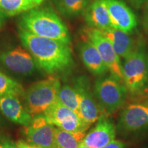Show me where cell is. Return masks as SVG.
<instances>
[{
    "mask_svg": "<svg viewBox=\"0 0 148 148\" xmlns=\"http://www.w3.org/2000/svg\"><path fill=\"white\" fill-rule=\"evenodd\" d=\"M18 35L22 45L34 58L36 67L44 73L49 75L60 73L73 64L69 44L37 36L21 28H18Z\"/></svg>",
    "mask_w": 148,
    "mask_h": 148,
    "instance_id": "obj_1",
    "label": "cell"
},
{
    "mask_svg": "<svg viewBox=\"0 0 148 148\" xmlns=\"http://www.w3.org/2000/svg\"><path fill=\"white\" fill-rule=\"evenodd\" d=\"M18 16V28L37 36L71 43L68 28L51 6L41 4Z\"/></svg>",
    "mask_w": 148,
    "mask_h": 148,
    "instance_id": "obj_2",
    "label": "cell"
},
{
    "mask_svg": "<svg viewBox=\"0 0 148 148\" xmlns=\"http://www.w3.org/2000/svg\"><path fill=\"white\" fill-rule=\"evenodd\" d=\"M60 87V80L56 77L35 82L24 94L25 109L32 116L42 114L58 99Z\"/></svg>",
    "mask_w": 148,
    "mask_h": 148,
    "instance_id": "obj_3",
    "label": "cell"
},
{
    "mask_svg": "<svg viewBox=\"0 0 148 148\" xmlns=\"http://www.w3.org/2000/svg\"><path fill=\"white\" fill-rule=\"evenodd\" d=\"M123 82L130 92L142 91L148 84V56L143 47H135L122 66Z\"/></svg>",
    "mask_w": 148,
    "mask_h": 148,
    "instance_id": "obj_4",
    "label": "cell"
},
{
    "mask_svg": "<svg viewBox=\"0 0 148 148\" xmlns=\"http://www.w3.org/2000/svg\"><path fill=\"white\" fill-rule=\"evenodd\" d=\"M48 123L71 132H85L90 125L58 99L42 113Z\"/></svg>",
    "mask_w": 148,
    "mask_h": 148,
    "instance_id": "obj_5",
    "label": "cell"
},
{
    "mask_svg": "<svg viewBox=\"0 0 148 148\" xmlns=\"http://www.w3.org/2000/svg\"><path fill=\"white\" fill-rule=\"evenodd\" d=\"M112 75L96 81L95 94L99 104L106 112L117 110L124 103L127 88Z\"/></svg>",
    "mask_w": 148,
    "mask_h": 148,
    "instance_id": "obj_6",
    "label": "cell"
},
{
    "mask_svg": "<svg viewBox=\"0 0 148 148\" xmlns=\"http://www.w3.org/2000/svg\"><path fill=\"white\" fill-rule=\"evenodd\" d=\"M0 64L14 73L23 75H32L36 69L34 58L23 45L1 48Z\"/></svg>",
    "mask_w": 148,
    "mask_h": 148,
    "instance_id": "obj_7",
    "label": "cell"
},
{
    "mask_svg": "<svg viewBox=\"0 0 148 148\" xmlns=\"http://www.w3.org/2000/svg\"><path fill=\"white\" fill-rule=\"evenodd\" d=\"M84 34L86 39L91 42L97 48L111 75L121 82H123L122 65L119 56L115 52L110 41L99 29L89 26L84 29Z\"/></svg>",
    "mask_w": 148,
    "mask_h": 148,
    "instance_id": "obj_8",
    "label": "cell"
},
{
    "mask_svg": "<svg viewBox=\"0 0 148 148\" xmlns=\"http://www.w3.org/2000/svg\"><path fill=\"white\" fill-rule=\"evenodd\" d=\"M24 134L28 143L41 148H59L55 139L54 127L42 114L32 116L31 123L24 126Z\"/></svg>",
    "mask_w": 148,
    "mask_h": 148,
    "instance_id": "obj_9",
    "label": "cell"
},
{
    "mask_svg": "<svg viewBox=\"0 0 148 148\" xmlns=\"http://www.w3.org/2000/svg\"><path fill=\"white\" fill-rule=\"evenodd\" d=\"M148 127V100L130 103L122 111L118 128L125 132H135Z\"/></svg>",
    "mask_w": 148,
    "mask_h": 148,
    "instance_id": "obj_10",
    "label": "cell"
},
{
    "mask_svg": "<svg viewBox=\"0 0 148 148\" xmlns=\"http://www.w3.org/2000/svg\"><path fill=\"white\" fill-rule=\"evenodd\" d=\"M74 87L79 95V115L88 124H92L99 119L100 110L94 100L89 80L84 75L77 77Z\"/></svg>",
    "mask_w": 148,
    "mask_h": 148,
    "instance_id": "obj_11",
    "label": "cell"
},
{
    "mask_svg": "<svg viewBox=\"0 0 148 148\" xmlns=\"http://www.w3.org/2000/svg\"><path fill=\"white\" fill-rule=\"evenodd\" d=\"M108 10L111 27L131 33L137 25L134 12L121 0H103Z\"/></svg>",
    "mask_w": 148,
    "mask_h": 148,
    "instance_id": "obj_12",
    "label": "cell"
},
{
    "mask_svg": "<svg viewBox=\"0 0 148 148\" xmlns=\"http://www.w3.org/2000/svg\"><path fill=\"white\" fill-rule=\"evenodd\" d=\"M0 112L10 121L23 126L29 125L32 119L16 96H0Z\"/></svg>",
    "mask_w": 148,
    "mask_h": 148,
    "instance_id": "obj_13",
    "label": "cell"
},
{
    "mask_svg": "<svg viewBox=\"0 0 148 148\" xmlns=\"http://www.w3.org/2000/svg\"><path fill=\"white\" fill-rule=\"evenodd\" d=\"M115 127L112 122L101 119L93 128L85 135L82 142L90 148H101L114 140Z\"/></svg>",
    "mask_w": 148,
    "mask_h": 148,
    "instance_id": "obj_14",
    "label": "cell"
},
{
    "mask_svg": "<svg viewBox=\"0 0 148 148\" xmlns=\"http://www.w3.org/2000/svg\"><path fill=\"white\" fill-rule=\"evenodd\" d=\"M78 51L83 63L93 75H102L108 71L97 48L89 40L79 42Z\"/></svg>",
    "mask_w": 148,
    "mask_h": 148,
    "instance_id": "obj_15",
    "label": "cell"
},
{
    "mask_svg": "<svg viewBox=\"0 0 148 148\" xmlns=\"http://www.w3.org/2000/svg\"><path fill=\"white\" fill-rule=\"evenodd\" d=\"M99 30L110 41L117 55L122 58H126L136 47L130 33L112 27Z\"/></svg>",
    "mask_w": 148,
    "mask_h": 148,
    "instance_id": "obj_16",
    "label": "cell"
},
{
    "mask_svg": "<svg viewBox=\"0 0 148 148\" xmlns=\"http://www.w3.org/2000/svg\"><path fill=\"white\" fill-rule=\"evenodd\" d=\"M83 15L89 27L98 29L111 27L108 10L103 0H91Z\"/></svg>",
    "mask_w": 148,
    "mask_h": 148,
    "instance_id": "obj_17",
    "label": "cell"
},
{
    "mask_svg": "<svg viewBox=\"0 0 148 148\" xmlns=\"http://www.w3.org/2000/svg\"><path fill=\"white\" fill-rule=\"evenodd\" d=\"M46 0H0V11L6 16H18L43 3Z\"/></svg>",
    "mask_w": 148,
    "mask_h": 148,
    "instance_id": "obj_18",
    "label": "cell"
},
{
    "mask_svg": "<svg viewBox=\"0 0 148 148\" xmlns=\"http://www.w3.org/2000/svg\"><path fill=\"white\" fill-rule=\"evenodd\" d=\"M91 0H53L56 10L66 18H73L84 14Z\"/></svg>",
    "mask_w": 148,
    "mask_h": 148,
    "instance_id": "obj_19",
    "label": "cell"
},
{
    "mask_svg": "<svg viewBox=\"0 0 148 148\" xmlns=\"http://www.w3.org/2000/svg\"><path fill=\"white\" fill-rule=\"evenodd\" d=\"M55 139L59 148H77L85 136V132H71L54 127Z\"/></svg>",
    "mask_w": 148,
    "mask_h": 148,
    "instance_id": "obj_20",
    "label": "cell"
},
{
    "mask_svg": "<svg viewBox=\"0 0 148 148\" xmlns=\"http://www.w3.org/2000/svg\"><path fill=\"white\" fill-rule=\"evenodd\" d=\"M58 99L64 106L71 108L79 115V95L74 86H71L69 84H64L60 87L58 92Z\"/></svg>",
    "mask_w": 148,
    "mask_h": 148,
    "instance_id": "obj_21",
    "label": "cell"
},
{
    "mask_svg": "<svg viewBox=\"0 0 148 148\" xmlns=\"http://www.w3.org/2000/svg\"><path fill=\"white\" fill-rule=\"evenodd\" d=\"M25 91L22 85L5 74L0 72V96H24Z\"/></svg>",
    "mask_w": 148,
    "mask_h": 148,
    "instance_id": "obj_22",
    "label": "cell"
},
{
    "mask_svg": "<svg viewBox=\"0 0 148 148\" xmlns=\"http://www.w3.org/2000/svg\"><path fill=\"white\" fill-rule=\"evenodd\" d=\"M0 148H17L16 143L8 135L0 132Z\"/></svg>",
    "mask_w": 148,
    "mask_h": 148,
    "instance_id": "obj_23",
    "label": "cell"
},
{
    "mask_svg": "<svg viewBox=\"0 0 148 148\" xmlns=\"http://www.w3.org/2000/svg\"><path fill=\"white\" fill-rule=\"evenodd\" d=\"M143 23L145 30L148 32V0L143 5Z\"/></svg>",
    "mask_w": 148,
    "mask_h": 148,
    "instance_id": "obj_24",
    "label": "cell"
},
{
    "mask_svg": "<svg viewBox=\"0 0 148 148\" xmlns=\"http://www.w3.org/2000/svg\"><path fill=\"white\" fill-rule=\"evenodd\" d=\"M101 148H125L124 143L117 140H112Z\"/></svg>",
    "mask_w": 148,
    "mask_h": 148,
    "instance_id": "obj_25",
    "label": "cell"
},
{
    "mask_svg": "<svg viewBox=\"0 0 148 148\" xmlns=\"http://www.w3.org/2000/svg\"><path fill=\"white\" fill-rule=\"evenodd\" d=\"M16 145L17 148H41L38 146L32 145V144L27 143L23 140H18L16 142Z\"/></svg>",
    "mask_w": 148,
    "mask_h": 148,
    "instance_id": "obj_26",
    "label": "cell"
},
{
    "mask_svg": "<svg viewBox=\"0 0 148 148\" xmlns=\"http://www.w3.org/2000/svg\"><path fill=\"white\" fill-rule=\"evenodd\" d=\"M130 4L136 8H140L142 5L145 4L147 0H127Z\"/></svg>",
    "mask_w": 148,
    "mask_h": 148,
    "instance_id": "obj_27",
    "label": "cell"
},
{
    "mask_svg": "<svg viewBox=\"0 0 148 148\" xmlns=\"http://www.w3.org/2000/svg\"><path fill=\"white\" fill-rule=\"evenodd\" d=\"M6 17H7V16H5L2 12H1V11H0V28H1V26L3 25V23L5 22V18H6Z\"/></svg>",
    "mask_w": 148,
    "mask_h": 148,
    "instance_id": "obj_28",
    "label": "cell"
},
{
    "mask_svg": "<svg viewBox=\"0 0 148 148\" xmlns=\"http://www.w3.org/2000/svg\"><path fill=\"white\" fill-rule=\"evenodd\" d=\"M77 148H90V147L86 145V144H84V143H83V142H82V143H79V145L78 147H77Z\"/></svg>",
    "mask_w": 148,
    "mask_h": 148,
    "instance_id": "obj_29",
    "label": "cell"
},
{
    "mask_svg": "<svg viewBox=\"0 0 148 148\" xmlns=\"http://www.w3.org/2000/svg\"><path fill=\"white\" fill-rule=\"evenodd\" d=\"M3 125H4V121H3L2 116H1V114H0V127H1Z\"/></svg>",
    "mask_w": 148,
    "mask_h": 148,
    "instance_id": "obj_30",
    "label": "cell"
}]
</instances>
